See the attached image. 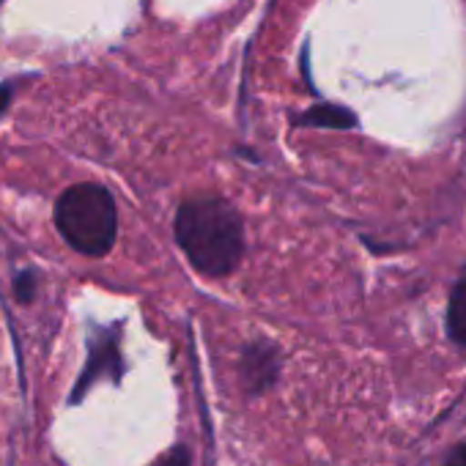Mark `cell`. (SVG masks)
<instances>
[{
  "label": "cell",
  "instance_id": "cell-1",
  "mask_svg": "<svg viewBox=\"0 0 466 466\" xmlns=\"http://www.w3.org/2000/svg\"><path fill=\"white\" fill-rule=\"evenodd\" d=\"M176 239L189 264L206 278H225L242 264L245 228L228 200L189 198L176 211Z\"/></svg>",
  "mask_w": 466,
  "mask_h": 466
},
{
  "label": "cell",
  "instance_id": "cell-2",
  "mask_svg": "<svg viewBox=\"0 0 466 466\" xmlns=\"http://www.w3.org/2000/svg\"><path fill=\"white\" fill-rule=\"evenodd\" d=\"M61 237L83 256L102 258L116 242V203L99 184H75L56 203Z\"/></svg>",
  "mask_w": 466,
  "mask_h": 466
},
{
  "label": "cell",
  "instance_id": "cell-3",
  "mask_svg": "<svg viewBox=\"0 0 466 466\" xmlns=\"http://www.w3.org/2000/svg\"><path fill=\"white\" fill-rule=\"evenodd\" d=\"M242 373H245V384L253 392L267 390L278 376V354H275V349L269 343L248 346L245 360H242Z\"/></svg>",
  "mask_w": 466,
  "mask_h": 466
},
{
  "label": "cell",
  "instance_id": "cell-4",
  "mask_svg": "<svg viewBox=\"0 0 466 466\" xmlns=\"http://www.w3.org/2000/svg\"><path fill=\"white\" fill-rule=\"evenodd\" d=\"M447 329H450V338L466 349V280H461L452 289V297L447 305Z\"/></svg>",
  "mask_w": 466,
  "mask_h": 466
},
{
  "label": "cell",
  "instance_id": "cell-5",
  "mask_svg": "<svg viewBox=\"0 0 466 466\" xmlns=\"http://www.w3.org/2000/svg\"><path fill=\"white\" fill-rule=\"evenodd\" d=\"M154 466H189V450L187 447H176L167 455H162Z\"/></svg>",
  "mask_w": 466,
  "mask_h": 466
},
{
  "label": "cell",
  "instance_id": "cell-6",
  "mask_svg": "<svg viewBox=\"0 0 466 466\" xmlns=\"http://www.w3.org/2000/svg\"><path fill=\"white\" fill-rule=\"evenodd\" d=\"M444 466H466V441L452 447V452L447 455V463Z\"/></svg>",
  "mask_w": 466,
  "mask_h": 466
}]
</instances>
